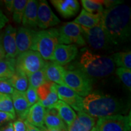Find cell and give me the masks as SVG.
Listing matches in <instances>:
<instances>
[{"label":"cell","mask_w":131,"mask_h":131,"mask_svg":"<svg viewBox=\"0 0 131 131\" xmlns=\"http://www.w3.org/2000/svg\"><path fill=\"white\" fill-rule=\"evenodd\" d=\"M37 21L38 26L42 29L53 27L61 22L50 9L48 3L45 0L38 1Z\"/></svg>","instance_id":"10"},{"label":"cell","mask_w":131,"mask_h":131,"mask_svg":"<svg viewBox=\"0 0 131 131\" xmlns=\"http://www.w3.org/2000/svg\"><path fill=\"white\" fill-rule=\"evenodd\" d=\"M81 27L85 41L92 49L95 50L106 49L110 45L100 23L92 28Z\"/></svg>","instance_id":"9"},{"label":"cell","mask_w":131,"mask_h":131,"mask_svg":"<svg viewBox=\"0 0 131 131\" xmlns=\"http://www.w3.org/2000/svg\"><path fill=\"white\" fill-rule=\"evenodd\" d=\"M5 57H6V55H5V52L3 46L2 37H0V60L4 59Z\"/></svg>","instance_id":"41"},{"label":"cell","mask_w":131,"mask_h":131,"mask_svg":"<svg viewBox=\"0 0 131 131\" xmlns=\"http://www.w3.org/2000/svg\"><path fill=\"white\" fill-rule=\"evenodd\" d=\"M25 122V124L26 126V131H41L40 129L38 127L34 126L32 125L30 123H29L27 121H24Z\"/></svg>","instance_id":"37"},{"label":"cell","mask_w":131,"mask_h":131,"mask_svg":"<svg viewBox=\"0 0 131 131\" xmlns=\"http://www.w3.org/2000/svg\"><path fill=\"white\" fill-rule=\"evenodd\" d=\"M46 62L38 52L29 50L18 55L15 59V70L27 77L45 66Z\"/></svg>","instance_id":"6"},{"label":"cell","mask_w":131,"mask_h":131,"mask_svg":"<svg viewBox=\"0 0 131 131\" xmlns=\"http://www.w3.org/2000/svg\"><path fill=\"white\" fill-rule=\"evenodd\" d=\"M91 131H98V130H96V129L95 128V127H94V128H93L92 129V130H91Z\"/></svg>","instance_id":"44"},{"label":"cell","mask_w":131,"mask_h":131,"mask_svg":"<svg viewBox=\"0 0 131 131\" xmlns=\"http://www.w3.org/2000/svg\"><path fill=\"white\" fill-rule=\"evenodd\" d=\"M0 111L16 115L10 95L0 93Z\"/></svg>","instance_id":"31"},{"label":"cell","mask_w":131,"mask_h":131,"mask_svg":"<svg viewBox=\"0 0 131 131\" xmlns=\"http://www.w3.org/2000/svg\"><path fill=\"white\" fill-rule=\"evenodd\" d=\"M116 73L122 81V83L127 87L129 91L131 89V70L128 69L118 68L116 70Z\"/></svg>","instance_id":"32"},{"label":"cell","mask_w":131,"mask_h":131,"mask_svg":"<svg viewBox=\"0 0 131 131\" xmlns=\"http://www.w3.org/2000/svg\"><path fill=\"white\" fill-rule=\"evenodd\" d=\"M43 69L47 81L57 84L65 86L64 77L66 70L63 66L53 61H47L45 63Z\"/></svg>","instance_id":"17"},{"label":"cell","mask_w":131,"mask_h":131,"mask_svg":"<svg viewBox=\"0 0 131 131\" xmlns=\"http://www.w3.org/2000/svg\"><path fill=\"white\" fill-rule=\"evenodd\" d=\"M46 108L38 101L29 108L26 121L34 126L41 128L45 125Z\"/></svg>","instance_id":"20"},{"label":"cell","mask_w":131,"mask_h":131,"mask_svg":"<svg viewBox=\"0 0 131 131\" xmlns=\"http://www.w3.org/2000/svg\"><path fill=\"white\" fill-rule=\"evenodd\" d=\"M36 31L32 29L21 27L18 29L16 35V45L18 55L30 50Z\"/></svg>","instance_id":"15"},{"label":"cell","mask_w":131,"mask_h":131,"mask_svg":"<svg viewBox=\"0 0 131 131\" xmlns=\"http://www.w3.org/2000/svg\"><path fill=\"white\" fill-rule=\"evenodd\" d=\"M83 9L94 14L101 15L104 11L103 1L99 0H82Z\"/></svg>","instance_id":"28"},{"label":"cell","mask_w":131,"mask_h":131,"mask_svg":"<svg viewBox=\"0 0 131 131\" xmlns=\"http://www.w3.org/2000/svg\"><path fill=\"white\" fill-rule=\"evenodd\" d=\"M15 72V58H5L0 60V80L9 79Z\"/></svg>","instance_id":"26"},{"label":"cell","mask_w":131,"mask_h":131,"mask_svg":"<svg viewBox=\"0 0 131 131\" xmlns=\"http://www.w3.org/2000/svg\"><path fill=\"white\" fill-rule=\"evenodd\" d=\"M0 131H14L13 123L11 122L0 129Z\"/></svg>","instance_id":"38"},{"label":"cell","mask_w":131,"mask_h":131,"mask_svg":"<svg viewBox=\"0 0 131 131\" xmlns=\"http://www.w3.org/2000/svg\"><path fill=\"white\" fill-rule=\"evenodd\" d=\"M115 65L119 68L131 69V52H119L115 53L111 57Z\"/></svg>","instance_id":"27"},{"label":"cell","mask_w":131,"mask_h":131,"mask_svg":"<svg viewBox=\"0 0 131 131\" xmlns=\"http://www.w3.org/2000/svg\"><path fill=\"white\" fill-rule=\"evenodd\" d=\"M4 14H3V13L2 10H1L0 9V17H1V16H4Z\"/></svg>","instance_id":"43"},{"label":"cell","mask_w":131,"mask_h":131,"mask_svg":"<svg viewBox=\"0 0 131 131\" xmlns=\"http://www.w3.org/2000/svg\"><path fill=\"white\" fill-rule=\"evenodd\" d=\"M6 7L9 12H12L13 6H14V0H6L4 1Z\"/></svg>","instance_id":"39"},{"label":"cell","mask_w":131,"mask_h":131,"mask_svg":"<svg viewBox=\"0 0 131 131\" xmlns=\"http://www.w3.org/2000/svg\"><path fill=\"white\" fill-rule=\"evenodd\" d=\"M37 92L39 101L45 108L53 106L58 101V95L55 88V83L47 81L38 88Z\"/></svg>","instance_id":"13"},{"label":"cell","mask_w":131,"mask_h":131,"mask_svg":"<svg viewBox=\"0 0 131 131\" xmlns=\"http://www.w3.org/2000/svg\"><path fill=\"white\" fill-rule=\"evenodd\" d=\"M130 15V7L122 3L104 9L100 24L110 45H119L129 40Z\"/></svg>","instance_id":"1"},{"label":"cell","mask_w":131,"mask_h":131,"mask_svg":"<svg viewBox=\"0 0 131 131\" xmlns=\"http://www.w3.org/2000/svg\"><path fill=\"white\" fill-rule=\"evenodd\" d=\"M59 44L77 45L84 46L86 45L81 26L74 22L67 23L58 29Z\"/></svg>","instance_id":"8"},{"label":"cell","mask_w":131,"mask_h":131,"mask_svg":"<svg viewBox=\"0 0 131 131\" xmlns=\"http://www.w3.org/2000/svg\"><path fill=\"white\" fill-rule=\"evenodd\" d=\"M25 95L26 99H27V102H28L29 106H32L39 101V98L38 96L37 89L34 88L30 85H29L28 88L25 92Z\"/></svg>","instance_id":"33"},{"label":"cell","mask_w":131,"mask_h":131,"mask_svg":"<svg viewBox=\"0 0 131 131\" xmlns=\"http://www.w3.org/2000/svg\"><path fill=\"white\" fill-rule=\"evenodd\" d=\"M16 118V115L0 111V129Z\"/></svg>","instance_id":"34"},{"label":"cell","mask_w":131,"mask_h":131,"mask_svg":"<svg viewBox=\"0 0 131 131\" xmlns=\"http://www.w3.org/2000/svg\"><path fill=\"white\" fill-rule=\"evenodd\" d=\"M8 21H9V19L5 15L0 17V30L4 27L6 24L8 22Z\"/></svg>","instance_id":"40"},{"label":"cell","mask_w":131,"mask_h":131,"mask_svg":"<svg viewBox=\"0 0 131 131\" xmlns=\"http://www.w3.org/2000/svg\"><path fill=\"white\" fill-rule=\"evenodd\" d=\"M58 29L50 28L36 32L30 50L38 52L44 60L52 61L54 50L59 44Z\"/></svg>","instance_id":"4"},{"label":"cell","mask_w":131,"mask_h":131,"mask_svg":"<svg viewBox=\"0 0 131 131\" xmlns=\"http://www.w3.org/2000/svg\"><path fill=\"white\" fill-rule=\"evenodd\" d=\"M50 2L65 18L75 16L80 9V4L77 0H52Z\"/></svg>","instance_id":"18"},{"label":"cell","mask_w":131,"mask_h":131,"mask_svg":"<svg viewBox=\"0 0 131 131\" xmlns=\"http://www.w3.org/2000/svg\"><path fill=\"white\" fill-rule=\"evenodd\" d=\"M40 130L41 131H67L64 130H61V129H48L47 127L43 126L42 127H41Z\"/></svg>","instance_id":"42"},{"label":"cell","mask_w":131,"mask_h":131,"mask_svg":"<svg viewBox=\"0 0 131 131\" xmlns=\"http://www.w3.org/2000/svg\"><path fill=\"white\" fill-rule=\"evenodd\" d=\"M28 78L29 85L36 89L41 85L45 84V83H46L47 81H48L47 80L43 68L34 73Z\"/></svg>","instance_id":"30"},{"label":"cell","mask_w":131,"mask_h":131,"mask_svg":"<svg viewBox=\"0 0 131 131\" xmlns=\"http://www.w3.org/2000/svg\"><path fill=\"white\" fill-rule=\"evenodd\" d=\"M45 124L48 129L67 130V127L57 111L53 108H46L45 115Z\"/></svg>","instance_id":"23"},{"label":"cell","mask_w":131,"mask_h":131,"mask_svg":"<svg viewBox=\"0 0 131 131\" xmlns=\"http://www.w3.org/2000/svg\"><path fill=\"white\" fill-rule=\"evenodd\" d=\"M48 108H53L57 111L58 114L64 123L68 126H70L77 117V114L69 105L61 100H58L53 106Z\"/></svg>","instance_id":"22"},{"label":"cell","mask_w":131,"mask_h":131,"mask_svg":"<svg viewBox=\"0 0 131 131\" xmlns=\"http://www.w3.org/2000/svg\"><path fill=\"white\" fill-rule=\"evenodd\" d=\"M80 69L90 78H103L112 74L115 65L111 57L94 54L84 49L80 58Z\"/></svg>","instance_id":"3"},{"label":"cell","mask_w":131,"mask_h":131,"mask_svg":"<svg viewBox=\"0 0 131 131\" xmlns=\"http://www.w3.org/2000/svg\"><path fill=\"white\" fill-rule=\"evenodd\" d=\"M11 98L15 114L17 115L19 119L26 120L30 106L26 99L25 92L14 90Z\"/></svg>","instance_id":"19"},{"label":"cell","mask_w":131,"mask_h":131,"mask_svg":"<svg viewBox=\"0 0 131 131\" xmlns=\"http://www.w3.org/2000/svg\"><path fill=\"white\" fill-rule=\"evenodd\" d=\"M38 1L35 0L27 1L22 19V24L24 27L32 29L38 26Z\"/></svg>","instance_id":"21"},{"label":"cell","mask_w":131,"mask_h":131,"mask_svg":"<svg viewBox=\"0 0 131 131\" xmlns=\"http://www.w3.org/2000/svg\"><path fill=\"white\" fill-rule=\"evenodd\" d=\"M101 15L94 14L82 9L79 15L73 22L85 28H92L100 23Z\"/></svg>","instance_id":"24"},{"label":"cell","mask_w":131,"mask_h":131,"mask_svg":"<svg viewBox=\"0 0 131 131\" xmlns=\"http://www.w3.org/2000/svg\"><path fill=\"white\" fill-rule=\"evenodd\" d=\"M78 53V47L76 45L58 44L54 50L52 61L63 66L74 60Z\"/></svg>","instance_id":"12"},{"label":"cell","mask_w":131,"mask_h":131,"mask_svg":"<svg viewBox=\"0 0 131 131\" xmlns=\"http://www.w3.org/2000/svg\"><path fill=\"white\" fill-rule=\"evenodd\" d=\"M95 127L98 131H130V114L99 118Z\"/></svg>","instance_id":"7"},{"label":"cell","mask_w":131,"mask_h":131,"mask_svg":"<svg viewBox=\"0 0 131 131\" xmlns=\"http://www.w3.org/2000/svg\"><path fill=\"white\" fill-rule=\"evenodd\" d=\"M64 83L81 97L88 96L92 91L91 78L79 69L66 70Z\"/></svg>","instance_id":"5"},{"label":"cell","mask_w":131,"mask_h":131,"mask_svg":"<svg viewBox=\"0 0 131 131\" xmlns=\"http://www.w3.org/2000/svg\"><path fill=\"white\" fill-rule=\"evenodd\" d=\"M7 81L15 90L20 92H25L29 86L28 77L24 73L16 70Z\"/></svg>","instance_id":"25"},{"label":"cell","mask_w":131,"mask_h":131,"mask_svg":"<svg viewBox=\"0 0 131 131\" xmlns=\"http://www.w3.org/2000/svg\"><path fill=\"white\" fill-rule=\"evenodd\" d=\"M58 99L69 105L73 109L78 112H83V98L78 95L68 86L55 84Z\"/></svg>","instance_id":"11"},{"label":"cell","mask_w":131,"mask_h":131,"mask_svg":"<svg viewBox=\"0 0 131 131\" xmlns=\"http://www.w3.org/2000/svg\"><path fill=\"white\" fill-rule=\"evenodd\" d=\"M95 124V118L84 112H78L74 122L67 127V131H91Z\"/></svg>","instance_id":"16"},{"label":"cell","mask_w":131,"mask_h":131,"mask_svg":"<svg viewBox=\"0 0 131 131\" xmlns=\"http://www.w3.org/2000/svg\"><path fill=\"white\" fill-rule=\"evenodd\" d=\"M14 90L7 80H0V93L10 95L13 94Z\"/></svg>","instance_id":"35"},{"label":"cell","mask_w":131,"mask_h":131,"mask_svg":"<svg viewBox=\"0 0 131 131\" xmlns=\"http://www.w3.org/2000/svg\"><path fill=\"white\" fill-rule=\"evenodd\" d=\"M83 112L94 118H102L127 112L128 106L123 101L111 96L91 93L83 100Z\"/></svg>","instance_id":"2"},{"label":"cell","mask_w":131,"mask_h":131,"mask_svg":"<svg viewBox=\"0 0 131 131\" xmlns=\"http://www.w3.org/2000/svg\"><path fill=\"white\" fill-rule=\"evenodd\" d=\"M17 30L9 24L6 26L2 37V44L6 58H15L18 56L16 45V35Z\"/></svg>","instance_id":"14"},{"label":"cell","mask_w":131,"mask_h":131,"mask_svg":"<svg viewBox=\"0 0 131 131\" xmlns=\"http://www.w3.org/2000/svg\"><path fill=\"white\" fill-rule=\"evenodd\" d=\"M25 120L18 119L13 123L14 131H26Z\"/></svg>","instance_id":"36"},{"label":"cell","mask_w":131,"mask_h":131,"mask_svg":"<svg viewBox=\"0 0 131 131\" xmlns=\"http://www.w3.org/2000/svg\"><path fill=\"white\" fill-rule=\"evenodd\" d=\"M27 0H14L13 6L12 14L13 19L17 24H21L22 23L23 17Z\"/></svg>","instance_id":"29"}]
</instances>
